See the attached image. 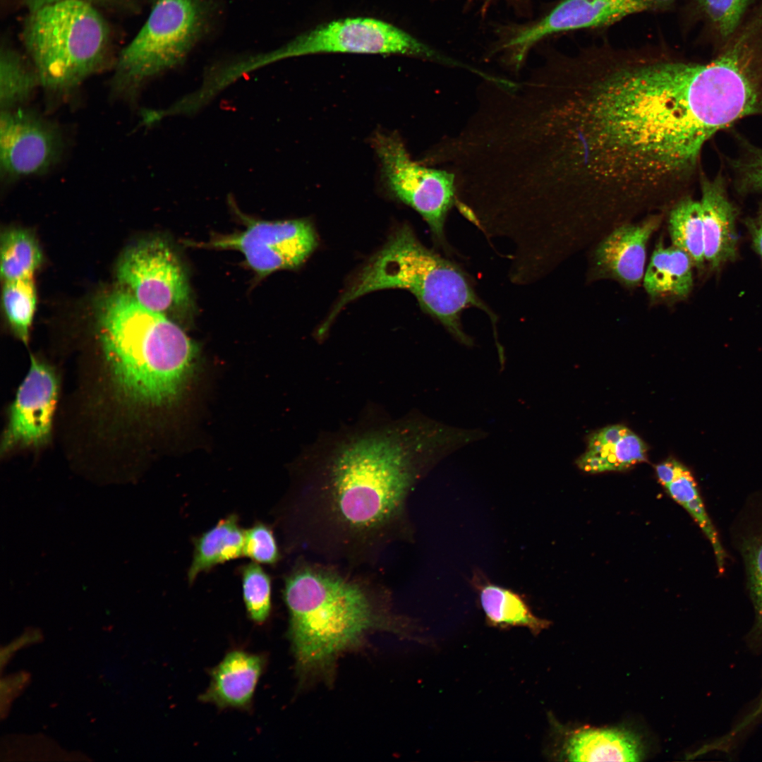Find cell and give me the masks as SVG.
I'll return each instance as SVG.
<instances>
[{
    "label": "cell",
    "mask_w": 762,
    "mask_h": 762,
    "mask_svg": "<svg viewBox=\"0 0 762 762\" xmlns=\"http://www.w3.org/2000/svg\"><path fill=\"white\" fill-rule=\"evenodd\" d=\"M694 61L660 47L582 49L526 81L512 153L520 183L558 212L689 183L708 140Z\"/></svg>",
    "instance_id": "1"
},
{
    "label": "cell",
    "mask_w": 762,
    "mask_h": 762,
    "mask_svg": "<svg viewBox=\"0 0 762 762\" xmlns=\"http://www.w3.org/2000/svg\"><path fill=\"white\" fill-rule=\"evenodd\" d=\"M442 435L434 423L411 417L361 425L313 447L284 502L293 545L356 565L407 536L409 495Z\"/></svg>",
    "instance_id": "2"
},
{
    "label": "cell",
    "mask_w": 762,
    "mask_h": 762,
    "mask_svg": "<svg viewBox=\"0 0 762 762\" xmlns=\"http://www.w3.org/2000/svg\"><path fill=\"white\" fill-rule=\"evenodd\" d=\"M385 588L330 564L301 560L284 579L289 636L302 679L327 675L338 656L368 633L407 634L410 621L394 614Z\"/></svg>",
    "instance_id": "3"
},
{
    "label": "cell",
    "mask_w": 762,
    "mask_h": 762,
    "mask_svg": "<svg viewBox=\"0 0 762 762\" xmlns=\"http://www.w3.org/2000/svg\"><path fill=\"white\" fill-rule=\"evenodd\" d=\"M99 324L104 351L121 393L143 405L174 402L195 355L194 344L182 329L125 291L104 301Z\"/></svg>",
    "instance_id": "4"
},
{
    "label": "cell",
    "mask_w": 762,
    "mask_h": 762,
    "mask_svg": "<svg viewBox=\"0 0 762 762\" xmlns=\"http://www.w3.org/2000/svg\"><path fill=\"white\" fill-rule=\"evenodd\" d=\"M404 289L423 311L438 320L454 337L469 344L462 329L464 310L476 308L493 322L496 316L476 293L466 274L454 262L423 245L409 226L397 229L362 268L320 327L326 332L349 303L373 291Z\"/></svg>",
    "instance_id": "5"
},
{
    "label": "cell",
    "mask_w": 762,
    "mask_h": 762,
    "mask_svg": "<svg viewBox=\"0 0 762 762\" xmlns=\"http://www.w3.org/2000/svg\"><path fill=\"white\" fill-rule=\"evenodd\" d=\"M22 36L41 87L54 95L72 92L111 63L108 23L85 0H60L30 11Z\"/></svg>",
    "instance_id": "6"
},
{
    "label": "cell",
    "mask_w": 762,
    "mask_h": 762,
    "mask_svg": "<svg viewBox=\"0 0 762 762\" xmlns=\"http://www.w3.org/2000/svg\"><path fill=\"white\" fill-rule=\"evenodd\" d=\"M207 18L204 0H156L115 61L113 95L133 97L147 80L180 64L203 33Z\"/></svg>",
    "instance_id": "7"
},
{
    "label": "cell",
    "mask_w": 762,
    "mask_h": 762,
    "mask_svg": "<svg viewBox=\"0 0 762 762\" xmlns=\"http://www.w3.org/2000/svg\"><path fill=\"white\" fill-rule=\"evenodd\" d=\"M319 53L405 54L457 65L456 61L440 54L392 24L359 17L318 25L273 52L245 60V66L250 71L285 58Z\"/></svg>",
    "instance_id": "8"
},
{
    "label": "cell",
    "mask_w": 762,
    "mask_h": 762,
    "mask_svg": "<svg viewBox=\"0 0 762 762\" xmlns=\"http://www.w3.org/2000/svg\"><path fill=\"white\" fill-rule=\"evenodd\" d=\"M373 145L390 192L414 209L428 225L435 242L448 251L445 224L456 205L454 175L413 161L398 135L377 133Z\"/></svg>",
    "instance_id": "9"
},
{
    "label": "cell",
    "mask_w": 762,
    "mask_h": 762,
    "mask_svg": "<svg viewBox=\"0 0 762 762\" xmlns=\"http://www.w3.org/2000/svg\"><path fill=\"white\" fill-rule=\"evenodd\" d=\"M118 278L139 304L156 313L177 312L190 301L181 262L160 238L141 241L128 250L119 262Z\"/></svg>",
    "instance_id": "10"
},
{
    "label": "cell",
    "mask_w": 762,
    "mask_h": 762,
    "mask_svg": "<svg viewBox=\"0 0 762 762\" xmlns=\"http://www.w3.org/2000/svg\"><path fill=\"white\" fill-rule=\"evenodd\" d=\"M246 228L216 238L207 247L241 252L248 265L260 276L301 265L315 249L318 241L309 221H265L243 217Z\"/></svg>",
    "instance_id": "11"
},
{
    "label": "cell",
    "mask_w": 762,
    "mask_h": 762,
    "mask_svg": "<svg viewBox=\"0 0 762 762\" xmlns=\"http://www.w3.org/2000/svg\"><path fill=\"white\" fill-rule=\"evenodd\" d=\"M64 140L57 125L33 110H1L0 169L6 181L42 175L60 160Z\"/></svg>",
    "instance_id": "12"
},
{
    "label": "cell",
    "mask_w": 762,
    "mask_h": 762,
    "mask_svg": "<svg viewBox=\"0 0 762 762\" xmlns=\"http://www.w3.org/2000/svg\"><path fill=\"white\" fill-rule=\"evenodd\" d=\"M645 11L646 7L637 0H562L541 20L519 30L504 47L516 69L528 50L549 35L605 26Z\"/></svg>",
    "instance_id": "13"
},
{
    "label": "cell",
    "mask_w": 762,
    "mask_h": 762,
    "mask_svg": "<svg viewBox=\"0 0 762 762\" xmlns=\"http://www.w3.org/2000/svg\"><path fill=\"white\" fill-rule=\"evenodd\" d=\"M57 392L54 371L31 356L30 370L11 407L2 452L16 445H40L49 439Z\"/></svg>",
    "instance_id": "14"
},
{
    "label": "cell",
    "mask_w": 762,
    "mask_h": 762,
    "mask_svg": "<svg viewBox=\"0 0 762 762\" xmlns=\"http://www.w3.org/2000/svg\"><path fill=\"white\" fill-rule=\"evenodd\" d=\"M732 543L743 562L754 619L744 637L746 648L762 653V492L748 497L731 529Z\"/></svg>",
    "instance_id": "15"
},
{
    "label": "cell",
    "mask_w": 762,
    "mask_h": 762,
    "mask_svg": "<svg viewBox=\"0 0 762 762\" xmlns=\"http://www.w3.org/2000/svg\"><path fill=\"white\" fill-rule=\"evenodd\" d=\"M552 756L570 761H637L643 756V744L633 732L622 727L569 730L552 718Z\"/></svg>",
    "instance_id": "16"
},
{
    "label": "cell",
    "mask_w": 762,
    "mask_h": 762,
    "mask_svg": "<svg viewBox=\"0 0 762 762\" xmlns=\"http://www.w3.org/2000/svg\"><path fill=\"white\" fill-rule=\"evenodd\" d=\"M661 222L653 215L638 224L622 225L598 244L594 259L599 271L629 286L643 278L646 247Z\"/></svg>",
    "instance_id": "17"
},
{
    "label": "cell",
    "mask_w": 762,
    "mask_h": 762,
    "mask_svg": "<svg viewBox=\"0 0 762 762\" xmlns=\"http://www.w3.org/2000/svg\"><path fill=\"white\" fill-rule=\"evenodd\" d=\"M266 663L265 655L238 648L230 651L210 670V686L199 701L213 704L221 710L235 708L250 711Z\"/></svg>",
    "instance_id": "18"
},
{
    "label": "cell",
    "mask_w": 762,
    "mask_h": 762,
    "mask_svg": "<svg viewBox=\"0 0 762 762\" xmlns=\"http://www.w3.org/2000/svg\"><path fill=\"white\" fill-rule=\"evenodd\" d=\"M699 200L703 225L705 261L718 269L737 254V210L728 198L720 176L701 180Z\"/></svg>",
    "instance_id": "19"
},
{
    "label": "cell",
    "mask_w": 762,
    "mask_h": 762,
    "mask_svg": "<svg viewBox=\"0 0 762 762\" xmlns=\"http://www.w3.org/2000/svg\"><path fill=\"white\" fill-rule=\"evenodd\" d=\"M244 529L238 516L231 514L193 538V559L187 573L192 585L199 574L243 555Z\"/></svg>",
    "instance_id": "20"
},
{
    "label": "cell",
    "mask_w": 762,
    "mask_h": 762,
    "mask_svg": "<svg viewBox=\"0 0 762 762\" xmlns=\"http://www.w3.org/2000/svg\"><path fill=\"white\" fill-rule=\"evenodd\" d=\"M693 265L685 252L658 242L644 272L646 291L654 298L686 297L693 288Z\"/></svg>",
    "instance_id": "21"
},
{
    "label": "cell",
    "mask_w": 762,
    "mask_h": 762,
    "mask_svg": "<svg viewBox=\"0 0 762 762\" xmlns=\"http://www.w3.org/2000/svg\"><path fill=\"white\" fill-rule=\"evenodd\" d=\"M487 623L493 627H524L538 635L551 622L534 615L519 593L488 581L474 580Z\"/></svg>",
    "instance_id": "22"
},
{
    "label": "cell",
    "mask_w": 762,
    "mask_h": 762,
    "mask_svg": "<svg viewBox=\"0 0 762 762\" xmlns=\"http://www.w3.org/2000/svg\"><path fill=\"white\" fill-rule=\"evenodd\" d=\"M41 86L30 59L7 44L0 51V107L12 109L25 105Z\"/></svg>",
    "instance_id": "23"
},
{
    "label": "cell",
    "mask_w": 762,
    "mask_h": 762,
    "mask_svg": "<svg viewBox=\"0 0 762 762\" xmlns=\"http://www.w3.org/2000/svg\"><path fill=\"white\" fill-rule=\"evenodd\" d=\"M668 229L672 246L685 252L693 265L701 268L705 263L704 235L699 200L683 197L672 207Z\"/></svg>",
    "instance_id": "24"
},
{
    "label": "cell",
    "mask_w": 762,
    "mask_h": 762,
    "mask_svg": "<svg viewBox=\"0 0 762 762\" xmlns=\"http://www.w3.org/2000/svg\"><path fill=\"white\" fill-rule=\"evenodd\" d=\"M670 495L681 504L699 526L710 543L715 562L722 564L727 555L699 493L690 471L682 465L673 480L664 486Z\"/></svg>",
    "instance_id": "25"
},
{
    "label": "cell",
    "mask_w": 762,
    "mask_h": 762,
    "mask_svg": "<svg viewBox=\"0 0 762 762\" xmlns=\"http://www.w3.org/2000/svg\"><path fill=\"white\" fill-rule=\"evenodd\" d=\"M41 261L39 244L30 232L13 229L2 236L1 273L5 282L33 277Z\"/></svg>",
    "instance_id": "26"
},
{
    "label": "cell",
    "mask_w": 762,
    "mask_h": 762,
    "mask_svg": "<svg viewBox=\"0 0 762 762\" xmlns=\"http://www.w3.org/2000/svg\"><path fill=\"white\" fill-rule=\"evenodd\" d=\"M2 301L13 331L26 344L36 306L33 277L5 282Z\"/></svg>",
    "instance_id": "27"
},
{
    "label": "cell",
    "mask_w": 762,
    "mask_h": 762,
    "mask_svg": "<svg viewBox=\"0 0 762 762\" xmlns=\"http://www.w3.org/2000/svg\"><path fill=\"white\" fill-rule=\"evenodd\" d=\"M753 1L696 0V6L700 17L723 44L742 25Z\"/></svg>",
    "instance_id": "28"
},
{
    "label": "cell",
    "mask_w": 762,
    "mask_h": 762,
    "mask_svg": "<svg viewBox=\"0 0 762 762\" xmlns=\"http://www.w3.org/2000/svg\"><path fill=\"white\" fill-rule=\"evenodd\" d=\"M243 598L248 618L264 624L272 610V581L269 574L256 562L246 564L241 569Z\"/></svg>",
    "instance_id": "29"
},
{
    "label": "cell",
    "mask_w": 762,
    "mask_h": 762,
    "mask_svg": "<svg viewBox=\"0 0 762 762\" xmlns=\"http://www.w3.org/2000/svg\"><path fill=\"white\" fill-rule=\"evenodd\" d=\"M762 725V684L758 695L739 713L729 730L704 744L703 754L734 752L756 729Z\"/></svg>",
    "instance_id": "30"
},
{
    "label": "cell",
    "mask_w": 762,
    "mask_h": 762,
    "mask_svg": "<svg viewBox=\"0 0 762 762\" xmlns=\"http://www.w3.org/2000/svg\"><path fill=\"white\" fill-rule=\"evenodd\" d=\"M243 556L262 564L272 565L279 561V548L270 525L257 521L244 531Z\"/></svg>",
    "instance_id": "31"
},
{
    "label": "cell",
    "mask_w": 762,
    "mask_h": 762,
    "mask_svg": "<svg viewBox=\"0 0 762 762\" xmlns=\"http://www.w3.org/2000/svg\"><path fill=\"white\" fill-rule=\"evenodd\" d=\"M647 447L631 430H628L615 445L601 454L608 461L611 471H622L645 461Z\"/></svg>",
    "instance_id": "32"
},
{
    "label": "cell",
    "mask_w": 762,
    "mask_h": 762,
    "mask_svg": "<svg viewBox=\"0 0 762 762\" xmlns=\"http://www.w3.org/2000/svg\"><path fill=\"white\" fill-rule=\"evenodd\" d=\"M739 187L746 191L762 192V149L754 148L732 163Z\"/></svg>",
    "instance_id": "33"
},
{
    "label": "cell",
    "mask_w": 762,
    "mask_h": 762,
    "mask_svg": "<svg viewBox=\"0 0 762 762\" xmlns=\"http://www.w3.org/2000/svg\"><path fill=\"white\" fill-rule=\"evenodd\" d=\"M628 430V428L620 425L603 428L591 436L588 450L601 454L607 448L615 445Z\"/></svg>",
    "instance_id": "34"
},
{
    "label": "cell",
    "mask_w": 762,
    "mask_h": 762,
    "mask_svg": "<svg viewBox=\"0 0 762 762\" xmlns=\"http://www.w3.org/2000/svg\"><path fill=\"white\" fill-rule=\"evenodd\" d=\"M577 464L581 469L590 473L611 471L606 459L590 451H587L578 459Z\"/></svg>",
    "instance_id": "35"
},
{
    "label": "cell",
    "mask_w": 762,
    "mask_h": 762,
    "mask_svg": "<svg viewBox=\"0 0 762 762\" xmlns=\"http://www.w3.org/2000/svg\"><path fill=\"white\" fill-rule=\"evenodd\" d=\"M747 225L753 246L762 259V207L755 217L749 220Z\"/></svg>",
    "instance_id": "36"
},
{
    "label": "cell",
    "mask_w": 762,
    "mask_h": 762,
    "mask_svg": "<svg viewBox=\"0 0 762 762\" xmlns=\"http://www.w3.org/2000/svg\"><path fill=\"white\" fill-rule=\"evenodd\" d=\"M682 465L674 459H669L656 466V473L660 483L665 486L670 483Z\"/></svg>",
    "instance_id": "37"
},
{
    "label": "cell",
    "mask_w": 762,
    "mask_h": 762,
    "mask_svg": "<svg viewBox=\"0 0 762 762\" xmlns=\"http://www.w3.org/2000/svg\"><path fill=\"white\" fill-rule=\"evenodd\" d=\"M17 1L23 8H25L30 12V11H33L35 9H37V8L44 6L45 4H49V3H52V2H54V1H60V0H17ZM85 1H89V2H90L92 4H93L94 5L97 6L98 4H100V5H109V4H113V2L117 1L118 0H85Z\"/></svg>",
    "instance_id": "38"
},
{
    "label": "cell",
    "mask_w": 762,
    "mask_h": 762,
    "mask_svg": "<svg viewBox=\"0 0 762 762\" xmlns=\"http://www.w3.org/2000/svg\"><path fill=\"white\" fill-rule=\"evenodd\" d=\"M643 4L648 11L666 8L672 6L676 0H637Z\"/></svg>",
    "instance_id": "39"
}]
</instances>
